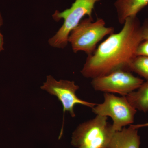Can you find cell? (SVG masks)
I'll return each instance as SVG.
<instances>
[{
  "label": "cell",
  "mask_w": 148,
  "mask_h": 148,
  "mask_svg": "<svg viewBox=\"0 0 148 148\" xmlns=\"http://www.w3.org/2000/svg\"><path fill=\"white\" fill-rule=\"evenodd\" d=\"M123 25L120 32L110 35L94 53L88 56L81 71L84 77L92 79L116 71L131 72L137 48L144 41L142 24L135 16L127 18Z\"/></svg>",
  "instance_id": "cell-1"
},
{
  "label": "cell",
  "mask_w": 148,
  "mask_h": 148,
  "mask_svg": "<svg viewBox=\"0 0 148 148\" xmlns=\"http://www.w3.org/2000/svg\"><path fill=\"white\" fill-rule=\"evenodd\" d=\"M115 132L108 117L96 115L77 127L72 134L71 144L76 148H109Z\"/></svg>",
  "instance_id": "cell-2"
},
{
  "label": "cell",
  "mask_w": 148,
  "mask_h": 148,
  "mask_svg": "<svg viewBox=\"0 0 148 148\" xmlns=\"http://www.w3.org/2000/svg\"><path fill=\"white\" fill-rule=\"evenodd\" d=\"M106 24L102 18L95 21L92 17L82 19L68 37L74 53L82 51L88 56L94 53L97 44L106 36L114 33L113 27H106Z\"/></svg>",
  "instance_id": "cell-3"
},
{
  "label": "cell",
  "mask_w": 148,
  "mask_h": 148,
  "mask_svg": "<svg viewBox=\"0 0 148 148\" xmlns=\"http://www.w3.org/2000/svg\"><path fill=\"white\" fill-rule=\"evenodd\" d=\"M101 0H75L70 8L63 12L56 10L52 15L56 21L64 19V23L56 34L48 40L53 47L64 48L68 44V37L73 29L86 15L92 17V10L95 3Z\"/></svg>",
  "instance_id": "cell-4"
},
{
  "label": "cell",
  "mask_w": 148,
  "mask_h": 148,
  "mask_svg": "<svg viewBox=\"0 0 148 148\" xmlns=\"http://www.w3.org/2000/svg\"><path fill=\"white\" fill-rule=\"evenodd\" d=\"M104 97V102L94 106L92 111L96 115L110 117L113 122L112 126L115 132L134 123L137 110L130 104L126 96L119 97L105 92Z\"/></svg>",
  "instance_id": "cell-5"
},
{
  "label": "cell",
  "mask_w": 148,
  "mask_h": 148,
  "mask_svg": "<svg viewBox=\"0 0 148 148\" xmlns=\"http://www.w3.org/2000/svg\"><path fill=\"white\" fill-rule=\"evenodd\" d=\"M143 82V79L135 77L131 72L118 71L92 79L91 84L96 91L126 96L138 89Z\"/></svg>",
  "instance_id": "cell-6"
},
{
  "label": "cell",
  "mask_w": 148,
  "mask_h": 148,
  "mask_svg": "<svg viewBox=\"0 0 148 148\" xmlns=\"http://www.w3.org/2000/svg\"><path fill=\"white\" fill-rule=\"evenodd\" d=\"M79 86L74 81L60 80L57 81L52 76H47L46 81L41 86L51 95L56 96L63 106L64 112H69L72 117L76 116L74 107L77 104L83 105L92 108L97 104L80 99L77 96L76 92Z\"/></svg>",
  "instance_id": "cell-7"
},
{
  "label": "cell",
  "mask_w": 148,
  "mask_h": 148,
  "mask_svg": "<svg viewBox=\"0 0 148 148\" xmlns=\"http://www.w3.org/2000/svg\"><path fill=\"white\" fill-rule=\"evenodd\" d=\"M140 144L138 129L130 125L114 132L109 148H140Z\"/></svg>",
  "instance_id": "cell-8"
},
{
  "label": "cell",
  "mask_w": 148,
  "mask_h": 148,
  "mask_svg": "<svg viewBox=\"0 0 148 148\" xmlns=\"http://www.w3.org/2000/svg\"><path fill=\"white\" fill-rule=\"evenodd\" d=\"M148 5V0H116L114 3L118 20L123 24L127 18L137 14Z\"/></svg>",
  "instance_id": "cell-9"
},
{
  "label": "cell",
  "mask_w": 148,
  "mask_h": 148,
  "mask_svg": "<svg viewBox=\"0 0 148 148\" xmlns=\"http://www.w3.org/2000/svg\"><path fill=\"white\" fill-rule=\"evenodd\" d=\"M131 106L136 110L144 113L148 112V80L137 90L126 96Z\"/></svg>",
  "instance_id": "cell-10"
},
{
  "label": "cell",
  "mask_w": 148,
  "mask_h": 148,
  "mask_svg": "<svg viewBox=\"0 0 148 148\" xmlns=\"http://www.w3.org/2000/svg\"><path fill=\"white\" fill-rule=\"evenodd\" d=\"M130 71L148 80V56H136L131 64Z\"/></svg>",
  "instance_id": "cell-11"
},
{
  "label": "cell",
  "mask_w": 148,
  "mask_h": 148,
  "mask_svg": "<svg viewBox=\"0 0 148 148\" xmlns=\"http://www.w3.org/2000/svg\"><path fill=\"white\" fill-rule=\"evenodd\" d=\"M137 56H145L148 57V40H145L140 43L136 51Z\"/></svg>",
  "instance_id": "cell-12"
},
{
  "label": "cell",
  "mask_w": 148,
  "mask_h": 148,
  "mask_svg": "<svg viewBox=\"0 0 148 148\" xmlns=\"http://www.w3.org/2000/svg\"><path fill=\"white\" fill-rule=\"evenodd\" d=\"M142 32L144 40H148V19H145L142 24Z\"/></svg>",
  "instance_id": "cell-13"
},
{
  "label": "cell",
  "mask_w": 148,
  "mask_h": 148,
  "mask_svg": "<svg viewBox=\"0 0 148 148\" xmlns=\"http://www.w3.org/2000/svg\"><path fill=\"white\" fill-rule=\"evenodd\" d=\"M130 126L135 128V129H138L141 127H148V123H143V124H137V125H130Z\"/></svg>",
  "instance_id": "cell-14"
},
{
  "label": "cell",
  "mask_w": 148,
  "mask_h": 148,
  "mask_svg": "<svg viewBox=\"0 0 148 148\" xmlns=\"http://www.w3.org/2000/svg\"><path fill=\"white\" fill-rule=\"evenodd\" d=\"M4 44V40L3 36V35L2 34L1 32H0V52L4 50L3 46Z\"/></svg>",
  "instance_id": "cell-15"
},
{
  "label": "cell",
  "mask_w": 148,
  "mask_h": 148,
  "mask_svg": "<svg viewBox=\"0 0 148 148\" xmlns=\"http://www.w3.org/2000/svg\"><path fill=\"white\" fill-rule=\"evenodd\" d=\"M3 24V18L1 12H0V27L2 26Z\"/></svg>",
  "instance_id": "cell-16"
}]
</instances>
